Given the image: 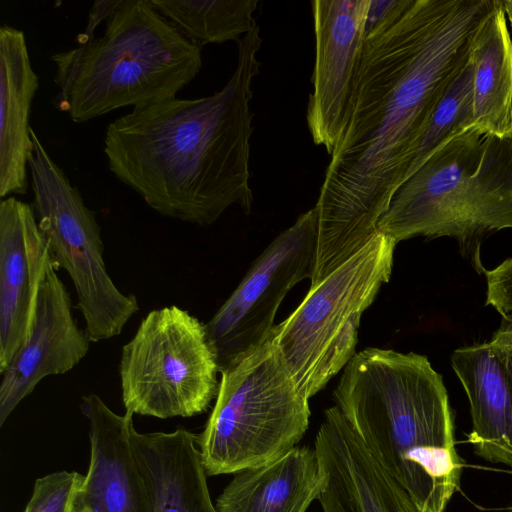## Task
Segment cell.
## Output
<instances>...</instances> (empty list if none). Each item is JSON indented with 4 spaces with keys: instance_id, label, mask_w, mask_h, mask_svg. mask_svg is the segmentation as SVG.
<instances>
[{
    "instance_id": "6da1fadb",
    "label": "cell",
    "mask_w": 512,
    "mask_h": 512,
    "mask_svg": "<svg viewBox=\"0 0 512 512\" xmlns=\"http://www.w3.org/2000/svg\"><path fill=\"white\" fill-rule=\"evenodd\" d=\"M496 0H413L366 34L350 110L315 209L311 284L320 283L377 233L404 182L437 105L469 62Z\"/></svg>"
},
{
    "instance_id": "7a4b0ae2",
    "label": "cell",
    "mask_w": 512,
    "mask_h": 512,
    "mask_svg": "<svg viewBox=\"0 0 512 512\" xmlns=\"http://www.w3.org/2000/svg\"><path fill=\"white\" fill-rule=\"evenodd\" d=\"M261 44L258 25L237 41V66L220 91L141 105L107 126L109 170L158 214L208 226L233 205L251 212L250 101Z\"/></svg>"
},
{
    "instance_id": "3957f363",
    "label": "cell",
    "mask_w": 512,
    "mask_h": 512,
    "mask_svg": "<svg viewBox=\"0 0 512 512\" xmlns=\"http://www.w3.org/2000/svg\"><path fill=\"white\" fill-rule=\"evenodd\" d=\"M336 406L421 512H444L460 486L453 413L442 377L413 352L366 348L344 367Z\"/></svg>"
},
{
    "instance_id": "277c9868",
    "label": "cell",
    "mask_w": 512,
    "mask_h": 512,
    "mask_svg": "<svg viewBox=\"0 0 512 512\" xmlns=\"http://www.w3.org/2000/svg\"><path fill=\"white\" fill-rule=\"evenodd\" d=\"M202 47L151 0H122L103 35L51 56L57 108L76 123L176 97L202 67Z\"/></svg>"
},
{
    "instance_id": "5b68a950",
    "label": "cell",
    "mask_w": 512,
    "mask_h": 512,
    "mask_svg": "<svg viewBox=\"0 0 512 512\" xmlns=\"http://www.w3.org/2000/svg\"><path fill=\"white\" fill-rule=\"evenodd\" d=\"M512 228V136L471 127L439 148L393 194L377 232L457 240L478 273L484 240Z\"/></svg>"
},
{
    "instance_id": "8992f818",
    "label": "cell",
    "mask_w": 512,
    "mask_h": 512,
    "mask_svg": "<svg viewBox=\"0 0 512 512\" xmlns=\"http://www.w3.org/2000/svg\"><path fill=\"white\" fill-rule=\"evenodd\" d=\"M309 399L297 388L270 336L220 372L212 412L198 437L208 476L273 462L309 427Z\"/></svg>"
},
{
    "instance_id": "52a82bcc",
    "label": "cell",
    "mask_w": 512,
    "mask_h": 512,
    "mask_svg": "<svg viewBox=\"0 0 512 512\" xmlns=\"http://www.w3.org/2000/svg\"><path fill=\"white\" fill-rule=\"evenodd\" d=\"M396 243L377 232L274 326L270 338L299 391L310 399L355 355L363 312L390 279Z\"/></svg>"
},
{
    "instance_id": "ba28073f",
    "label": "cell",
    "mask_w": 512,
    "mask_h": 512,
    "mask_svg": "<svg viewBox=\"0 0 512 512\" xmlns=\"http://www.w3.org/2000/svg\"><path fill=\"white\" fill-rule=\"evenodd\" d=\"M28 157L34 199L32 207L48 244L52 265L64 269L92 342L120 335L139 311L137 297L121 292L110 277L96 213L51 158L35 131Z\"/></svg>"
},
{
    "instance_id": "9c48e42d",
    "label": "cell",
    "mask_w": 512,
    "mask_h": 512,
    "mask_svg": "<svg viewBox=\"0 0 512 512\" xmlns=\"http://www.w3.org/2000/svg\"><path fill=\"white\" fill-rule=\"evenodd\" d=\"M219 374L204 323L176 305L152 310L122 347L125 411L160 419L202 414L217 397Z\"/></svg>"
},
{
    "instance_id": "30bf717a",
    "label": "cell",
    "mask_w": 512,
    "mask_h": 512,
    "mask_svg": "<svg viewBox=\"0 0 512 512\" xmlns=\"http://www.w3.org/2000/svg\"><path fill=\"white\" fill-rule=\"evenodd\" d=\"M316 242L314 207L266 247L205 324L220 372L269 338L278 307L288 291L313 275Z\"/></svg>"
},
{
    "instance_id": "8fae6325",
    "label": "cell",
    "mask_w": 512,
    "mask_h": 512,
    "mask_svg": "<svg viewBox=\"0 0 512 512\" xmlns=\"http://www.w3.org/2000/svg\"><path fill=\"white\" fill-rule=\"evenodd\" d=\"M370 0H314L312 92L306 120L312 140L334 151L345 125L366 40Z\"/></svg>"
},
{
    "instance_id": "7c38bea8",
    "label": "cell",
    "mask_w": 512,
    "mask_h": 512,
    "mask_svg": "<svg viewBox=\"0 0 512 512\" xmlns=\"http://www.w3.org/2000/svg\"><path fill=\"white\" fill-rule=\"evenodd\" d=\"M52 265L32 204L0 201V374L27 340Z\"/></svg>"
},
{
    "instance_id": "4fadbf2b",
    "label": "cell",
    "mask_w": 512,
    "mask_h": 512,
    "mask_svg": "<svg viewBox=\"0 0 512 512\" xmlns=\"http://www.w3.org/2000/svg\"><path fill=\"white\" fill-rule=\"evenodd\" d=\"M314 449L323 472V512H421L380 466L337 406L328 408Z\"/></svg>"
},
{
    "instance_id": "5bb4252c",
    "label": "cell",
    "mask_w": 512,
    "mask_h": 512,
    "mask_svg": "<svg viewBox=\"0 0 512 512\" xmlns=\"http://www.w3.org/2000/svg\"><path fill=\"white\" fill-rule=\"evenodd\" d=\"M91 342L85 329L78 326L70 294L51 265L30 334L1 373L0 426L45 377L65 374L78 365Z\"/></svg>"
},
{
    "instance_id": "9a60e30c",
    "label": "cell",
    "mask_w": 512,
    "mask_h": 512,
    "mask_svg": "<svg viewBox=\"0 0 512 512\" xmlns=\"http://www.w3.org/2000/svg\"><path fill=\"white\" fill-rule=\"evenodd\" d=\"M90 463L69 512H153L151 496L131 445L133 415H119L96 394L83 396Z\"/></svg>"
},
{
    "instance_id": "2e32d148",
    "label": "cell",
    "mask_w": 512,
    "mask_h": 512,
    "mask_svg": "<svg viewBox=\"0 0 512 512\" xmlns=\"http://www.w3.org/2000/svg\"><path fill=\"white\" fill-rule=\"evenodd\" d=\"M451 365L467 394L478 456L512 468V323L489 342L457 349Z\"/></svg>"
},
{
    "instance_id": "e0dca14e",
    "label": "cell",
    "mask_w": 512,
    "mask_h": 512,
    "mask_svg": "<svg viewBox=\"0 0 512 512\" xmlns=\"http://www.w3.org/2000/svg\"><path fill=\"white\" fill-rule=\"evenodd\" d=\"M130 439L153 512H217L197 435L184 428L139 433L133 427Z\"/></svg>"
},
{
    "instance_id": "ac0fdd59",
    "label": "cell",
    "mask_w": 512,
    "mask_h": 512,
    "mask_svg": "<svg viewBox=\"0 0 512 512\" xmlns=\"http://www.w3.org/2000/svg\"><path fill=\"white\" fill-rule=\"evenodd\" d=\"M39 87L22 30L0 28V197L28 190V157L34 144L29 126Z\"/></svg>"
},
{
    "instance_id": "d6986e66",
    "label": "cell",
    "mask_w": 512,
    "mask_h": 512,
    "mask_svg": "<svg viewBox=\"0 0 512 512\" xmlns=\"http://www.w3.org/2000/svg\"><path fill=\"white\" fill-rule=\"evenodd\" d=\"M323 481L315 449L297 446L273 462L234 473L215 506L217 512H307Z\"/></svg>"
},
{
    "instance_id": "ffe728a7",
    "label": "cell",
    "mask_w": 512,
    "mask_h": 512,
    "mask_svg": "<svg viewBox=\"0 0 512 512\" xmlns=\"http://www.w3.org/2000/svg\"><path fill=\"white\" fill-rule=\"evenodd\" d=\"M473 126L512 136V38L502 0L479 27L470 50Z\"/></svg>"
},
{
    "instance_id": "44dd1931",
    "label": "cell",
    "mask_w": 512,
    "mask_h": 512,
    "mask_svg": "<svg viewBox=\"0 0 512 512\" xmlns=\"http://www.w3.org/2000/svg\"><path fill=\"white\" fill-rule=\"evenodd\" d=\"M185 36L200 45L238 41L256 26L258 0H151Z\"/></svg>"
},
{
    "instance_id": "7402d4cb",
    "label": "cell",
    "mask_w": 512,
    "mask_h": 512,
    "mask_svg": "<svg viewBox=\"0 0 512 512\" xmlns=\"http://www.w3.org/2000/svg\"><path fill=\"white\" fill-rule=\"evenodd\" d=\"M472 78L473 66L469 61L437 105L417 144L404 181L445 143L473 127Z\"/></svg>"
},
{
    "instance_id": "603a6c76",
    "label": "cell",
    "mask_w": 512,
    "mask_h": 512,
    "mask_svg": "<svg viewBox=\"0 0 512 512\" xmlns=\"http://www.w3.org/2000/svg\"><path fill=\"white\" fill-rule=\"evenodd\" d=\"M84 475L77 471H56L36 479L24 512H69Z\"/></svg>"
},
{
    "instance_id": "cb8c5ba5",
    "label": "cell",
    "mask_w": 512,
    "mask_h": 512,
    "mask_svg": "<svg viewBox=\"0 0 512 512\" xmlns=\"http://www.w3.org/2000/svg\"><path fill=\"white\" fill-rule=\"evenodd\" d=\"M487 280L486 305L495 308L503 321L512 323V258L485 271Z\"/></svg>"
},
{
    "instance_id": "d4e9b609",
    "label": "cell",
    "mask_w": 512,
    "mask_h": 512,
    "mask_svg": "<svg viewBox=\"0 0 512 512\" xmlns=\"http://www.w3.org/2000/svg\"><path fill=\"white\" fill-rule=\"evenodd\" d=\"M413 0H370L366 34L398 18Z\"/></svg>"
},
{
    "instance_id": "484cf974",
    "label": "cell",
    "mask_w": 512,
    "mask_h": 512,
    "mask_svg": "<svg viewBox=\"0 0 512 512\" xmlns=\"http://www.w3.org/2000/svg\"><path fill=\"white\" fill-rule=\"evenodd\" d=\"M122 0H102L95 1L88 13L87 26L82 34L77 38V42H85L94 37V31L98 25L107 20L109 16L116 10Z\"/></svg>"
},
{
    "instance_id": "4316f807",
    "label": "cell",
    "mask_w": 512,
    "mask_h": 512,
    "mask_svg": "<svg viewBox=\"0 0 512 512\" xmlns=\"http://www.w3.org/2000/svg\"><path fill=\"white\" fill-rule=\"evenodd\" d=\"M504 12L512 29V0H502Z\"/></svg>"
}]
</instances>
